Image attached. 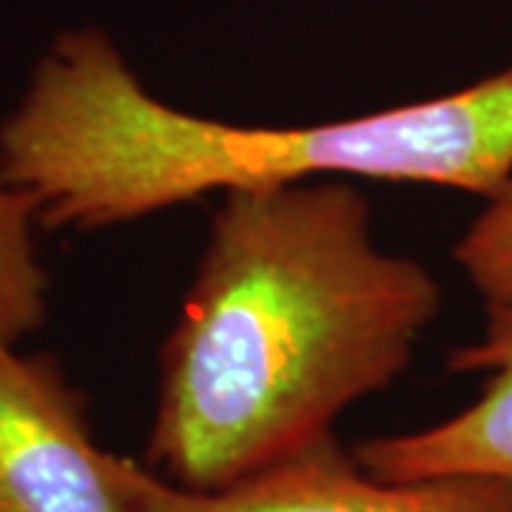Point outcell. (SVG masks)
I'll use <instances>...</instances> for the list:
<instances>
[{
    "mask_svg": "<svg viewBox=\"0 0 512 512\" xmlns=\"http://www.w3.org/2000/svg\"><path fill=\"white\" fill-rule=\"evenodd\" d=\"M439 311V279L384 251L353 185L225 194L163 345L148 467L214 493L333 439Z\"/></svg>",
    "mask_w": 512,
    "mask_h": 512,
    "instance_id": "1",
    "label": "cell"
},
{
    "mask_svg": "<svg viewBox=\"0 0 512 512\" xmlns=\"http://www.w3.org/2000/svg\"><path fill=\"white\" fill-rule=\"evenodd\" d=\"M458 188L512 183V66L467 89L316 126L220 123L148 92L103 29L52 40L0 120V183L49 228L94 231L200 200L319 177Z\"/></svg>",
    "mask_w": 512,
    "mask_h": 512,
    "instance_id": "2",
    "label": "cell"
},
{
    "mask_svg": "<svg viewBox=\"0 0 512 512\" xmlns=\"http://www.w3.org/2000/svg\"><path fill=\"white\" fill-rule=\"evenodd\" d=\"M134 512H512V481L441 476L382 481L328 439L225 490L200 493L114 456Z\"/></svg>",
    "mask_w": 512,
    "mask_h": 512,
    "instance_id": "3",
    "label": "cell"
},
{
    "mask_svg": "<svg viewBox=\"0 0 512 512\" xmlns=\"http://www.w3.org/2000/svg\"><path fill=\"white\" fill-rule=\"evenodd\" d=\"M0 512H134L49 356L0 336Z\"/></svg>",
    "mask_w": 512,
    "mask_h": 512,
    "instance_id": "4",
    "label": "cell"
},
{
    "mask_svg": "<svg viewBox=\"0 0 512 512\" xmlns=\"http://www.w3.org/2000/svg\"><path fill=\"white\" fill-rule=\"evenodd\" d=\"M450 370L481 373L476 402L453 419L402 436L362 441L356 461L382 481L493 476L512 481V305L487 308L478 342L453 350Z\"/></svg>",
    "mask_w": 512,
    "mask_h": 512,
    "instance_id": "5",
    "label": "cell"
},
{
    "mask_svg": "<svg viewBox=\"0 0 512 512\" xmlns=\"http://www.w3.org/2000/svg\"><path fill=\"white\" fill-rule=\"evenodd\" d=\"M37 202L0 183V336L18 342L46 319L49 279L32 242Z\"/></svg>",
    "mask_w": 512,
    "mask_h": 512,
    "instance_id": "6",
    "label": "cell"
},
{
    "mask_svg": "<svg viewBox=\"0 0 512 512\" xmlns=\"http://www.w3.org/2000/svg\"><path fill=\"white\" fill-rule=\"evenodd\" d=\"M453 256L487 308L512 305V183L487 200Z\"/></svg>",
    "mask_w": 512,
    "mask_h": 512,
    "instance_id": "7",
    "label": "cell"
}]
</instances>
